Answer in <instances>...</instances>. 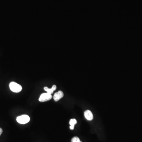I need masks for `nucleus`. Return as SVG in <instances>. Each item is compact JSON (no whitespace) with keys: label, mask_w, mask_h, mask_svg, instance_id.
<instances>
[{"label":"nucleus","mask_w":142,"mask_h":142,"mask_svg":"<svg viewBox=\"0 0 142 142\" xmlns=\"http://www.w3.org/2000/svg\"><path fill=\"white\" fill-rule=\"evenodd\" d=\"M10 90L15 93H19L22 90V87L21 85L15 82H12L10 83Z\"/></svg>","instance_id":"1"},{"label":"nucleus","mask_w":142,"mask_h":142,"mask_svg":"<svg viewBox=\"0 0 142 142\" xmlns=\"http://www.w3.org/2000/svg\"><path fill=\"white\" fill-rule=\"evenodd\" d=\"M17 122L22 124H27L30 120V118L27 115H23L17 117L16 118Z\"/></svg>","instance_id":"2"},{"label":"nucleus","mask_w":142,"mask_h":142,"mask_svg":"<svg viewBox=\"0 0 142 142\" xmlns=\"http://www.w3.org/2000/svg\"><path fill=\"white\" fill-rule=\"evenodd\" d=\"M52 98V96L51 94L47 93H43L40 95L39 99L40 102H44L47 101Z\"/></svg>","instance_id":"3"},{"label":"nucleus","mask_w":142,"mask_h":142,"mask_svg":"<svg viewBox=\"0 0 142 142\" xmlns=\"http://www.w3.org/2000/svg\"><path fill=\"white\" fill-rule=\"evenodd\" d=\"M64 96V93L62 91H59L56 92L53 96V99L55 101H58Z\"/></svg>","instance_id":"4"},{"label":"nucleus","mask_w":142,"mask_h":142,"mask_svg":"<svg viewBox=\"0 0 142 142\" xmlns=\"http://www.w3.org/2000/svg\"><path fill=\"white\" fill-rule=\"evenodd\" d=\"M84 115L87 120H91L93 119V114L90 110L86 111L84 113Z\"/></svg>","instance_id":"5"},{"label":"nucleus","mask_w":142,"mask_h":142,"mask_svg":"<svg viewBox=\"0 0 142 142\" xmlns=\"http://www.w3.org/2000/svg\"><path fill=\"white\" fill-rule=\"evenodd\" d=\"M57 89V87L55 85H53L52 86V88H48L47 87H44V90L47 92V93H48V94H53V92L54 91L56 90Z\"/></svg>","instance_id":"6"},{"label":"nucleus","mask_w":142,"mask_h":142,"mask_svg":"<svg viewBox=\"0 0 142 142\" xmlns=\"http://www.w3.org/2000/svg\"><path fill=\"white\" fill-rule=\"evenodd\" d=\"M77 120L75 119H72L69 121V124H70V128L71 130H73L74 128V126L77 124Z\"/></svg>","instance_id":"7"},{"label":"nucleus","mask_w":142,"mask_h":142,"mask_svg":"<svg viewBox=\"0 0 142 142\" xmlns=\"http://www.w3.org/2000/svg\"><path fill=\"white\" fill-rule=\"evenodd\" d=\"M72 142H82L81 141L79 138L78 137H74L72 139Z\"/></svg>","instance_id":"8"},{"label":"nucleus","mask_w":142,"mask_h":142,"mask_svg":"<svg viewBox=\"0 0 142 142\" xmlns=\"http://www.w3.org/2000/svg\"><path fill=\"white\" fill-rule=\"evenodd\" d=\"M3 129H2L1 128H0V136H1V134H2V133H3Z\"/></svg>","instance_id":"9"}]
</instances>
